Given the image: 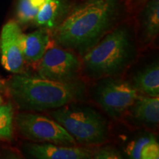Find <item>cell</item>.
<instances>
[{
    "instance_id": "17",
    "label": "cell",
    "mask_w": 159,
    "mask_h": 159,
    "mask_svg": "<svg viewBox=\"0 0 159 159\" xmlns=\"http://www.w3.org/2000/svg\"><path fill=\"white\" fill-rule=\"evenodd\" d=\"M153 139H155L153 135L144 134L139 136L138 139H135L127 149V152H128L130 158L134 159H141V152H142L144 147Z\"/></svg>"
},
{
    "instance_id": "11",
    "label": "cell",
    "mask_w": 159,
    "mask_h": 159,
    "mask_svg": "<svg viewBox=\"0 0 159 159\" xmlns=\"http://www.w3.org/2000/svg\"><path fill=\"white\" fill-rule=\"evenodd\" d=\"M48 30L41 28L28 34H22L21 40V50L25 61L37 62L41 61L49 43Z\"/></svg>"
},
{
    "instance_id": "19",
    "label": "cell",
    "mask_w": 159,
    "mask_h": 159,
    "mask_svg": "<svg viewBox=\"0 0 159 159\" xmlns=\"http://www.w3.org/2000/svg\"><path fill=\"white\" fill-rule=\"evenodd\" d=\"M159 158V145L156 138L148 142L141 152V159H158Z\"/></svg>"
},
{
    "instance_id": "7",
    "label": "cell",
    "mask_w": 159,
    "mask_h": 159,
    "mask_svg": "<svg viewBox=\"0 0 159 159\" xmlns=\"http://www.w3.org/2000/svg\"><path fill=\"white\" fill-rule=\"evenodd\" d=\"M40 61L38 70L39 77L61 82L77 80L80 63L70 51L62 47L47 49Z\"/></svg>"
},
{
    "instance_id": "18",
    "label": "cell",
    "mask_w": 159,
    "mask_h": 159,
    "mask_svg": "<svg viewBox=\"0 0 159 159\" xmlns=\"http://www.w3.org/2000/svg\"><path fill=\"white\" fill-rule=\"evenodd\" d=\"M122 154L116 148L110 146L101 147L92 150V158L95 159H120Z\"/></svg>"
},
{
    "instance_id": "8",
    "label": "cell",
    "mask_w": 159,
    "mask_h": 159,
    "mask_svg": "<svg viewBox=\"0 0 159 159\" xmlns=\"http://www.w3.org/2000/svg\"><path fill=\"white\" fill-rule=\"evenodd\" d=\"M22 32L14 21L3 26L0 33V58L2 66L10 72L18 74L25 66L21 40Z\"/></svg>"
},
{
    "instance_id": "6",
    "label": "cell",
    "mask_w": 159,
    "mask_h": 159,
    "mask_svg": "<svg viewBox=\"0 0 159 159\" xmlns=\"http://www.w3.org/2000/svg\"><path fill=\"white\" fill-rule=\"evenodd\" d=\"M138 96V91L131 83L112 77H104L94 91L96 102L114 119L120 117L130 108Z\"/></svg>"
},
{
    "instance_id": "13",
    "label": "cell",
    "mask_w": 159,
    "mask_h": 159,
    "mask_svg": "<svg viewBox=\"0 0 159 159\" xmlns=\"http://www.w3.org/2000/svg\"><path fill=\"white\" fill-rule=\"evenodd\" d=\"M133 86L138 92L149 97L159 96V66L158 62L151 63L139 70L133 77Z\"/></svg>"
},
{
    "instance_id": "14",
    "label": "cell",
    "mask_w": 159,
    "mask_h": 159,
    "mask_svg": "<svg viewBox=\"0 0 159 159\" xmlns=\"http://www.w3.org/2000/svg\"><path fill=\"white\" fill-rule=\"evenodd\" d=\"M142 39L150 42L159 32V0H148L140 14Z\"/></svg>"
},
{
    "instance_id": "5",
    "label": "cell",
    "mask_w": 159,
    "mask_h": 159,
    "mask_svg": "<svg viewBox=\"0 0 159 159\" xmlns=\"http://www.w3.org/2000/svg\"><path fill=\"white\" fill-rule=\"evenodd\" d=\"M15 125L21 136L39 143L75 146L77 142L55 119L30 111L19 113L16 116Z\"/></svg>"
},
{
    "instance_id": "4",
    "label": "cell",
    "mask_w": 159,
    "mask_h": 159,
    "mask_svg": "<svg viewBox=\"0 0 159 159\" xmlns=\"http://www.w3.org/2000/svg\"><path fill=\"white\" fill-rule=\"evenodd\" d=\"M50 116L66 129L77 143L99 144L108 139L106 121L90 107L66 105L52 111Z\"/></svg>"
},
{
    "instance_id": "16",
    "label": "cell",
    "mask_w": 159,
    "mask_h": 159,
    "mask_svg": "<svg viewBox=\"0 0 159 159\" xmlns=\"http://www.w3.org/2000/svg\"><path fill=\"white\" fill-rule=\"evenodd\" d=\"M13 109L11 104L0 105V139L11 140L13 132Z\"/></svg>"
},
{
    "instance_id": "1",
    "label": "cell",
    "mask_w": 159,
    "mask_h": 159,
    "mask_svg": "<svg viewBox=\"0 0 159 159\" xmlns=\"http://www.w3.org/2000/svg\"><path fill=\"white\" fill-rule=\"evenodd\" d=\"M125 11V0H83L70 7L52 39L62 48L84 55L119 25Z\"/></svg>"
},
{
    "instance_id": "20",
    "label": "cell",
    "mask_w": 159,
    "mask_h": 159,
    "mask_svg": "<svg viewBox=\"0 0 159 159\" xmlns=\"http://www.w3.org/2000/svg\"><path fill=\"white\" fill-rule=\"evenodd\" d=\"M3 103V99H2V97L1 94H0V105H2Z\"/></svg>"
},
{
    "instance_id": "15",
    "label": "cell",
    "mask_w": 159,
    "mask_h": 159,
    "mask_svg": "<svg viewBox=\"0 0 159 159\" xmlns=\"http://www.w3.org/2000/svg\"><path fill=\"white\" fill-rule=\"evenodd\" d=\"M47 0H19L17 7L19 21L25 24L33 21L39 10Z\"/></svg>"
},
{
    "instance_id": "3",
    "label": "cell",
    "mask_w": 159,
    "mask_h": 159,
    "mask_svg": "<svg viewBox=\"0 0 159 159\" xmlns=\"http://www.w3.org/2000/svg\"><path fill=\"white\" fill-rule=\"evenodd\" d=\"M136 55V46L130 26L118 25L83 55V70L93 78L116 76L131 64Z\"/></svg>"
},
{
    "instance_id": "2",
    "label": "cell",
    "mask_w": 159,
    "mask_h": 159,
    "mask_svg": "<svg viewBox=\"0 0 159 159\" xmlns=\"http://www.w3.org/2000/svg\"><path fill=\"white\" fill-rule=\"evenodd\" d=\"M6 88L17 108L23 111L61 108L82 99L85 91V84L79 80L61 82L22 72L13 75Z\"/></svg>"
},
{
    "instance_id": "21",
    "label": "cell",
    "mask_w": 159,
    "mask_h": 159,
    "mask_svg": "<svg viewBox=\"0 0 159 159\" xmlns=\"http://www.w3.org/2000/svg\"><path fill=\"white\" fill-rule=\"evenodd\" d=\"M139 2H144V1H147V0H139Z\"/></svg>"
},
{
    "instance_id": "12",
    "label": "cell",
    "mask_w": 159,
    "mask_h": 159,
    "mask_svg": "<svg viewBox=\"0 0 159 159\" xmlns=\"http://www.w3.org/2000/svg\"><path fill=\"white\" fill-rule=\"evenodd\" d=\"M131 115L135 121L147 126H156L159 122L158 97L138 96L131 105Z\"/></svg>"
},
{
    "instance_id": "9",
    "label": "cell",
    "mask_w": 159,
    "mask_h": 159,
    "mask_svg": "<svg viewBox=\"0 0 159 159\" xmlns=\"http://www.w3.org/2000/svg\"><path fill=\"white\" fill-rule=\"evenodd\" d=\"M24 150L32 158L38 159L92 158V149L50 143H26Z\"/></svg>"
},
{
    "instance_id": "10",
    "label": "cell",
    "mask_w": 159,
    "mask_h": 159,
    "mask_svg": "<svg viewBox=\"0 0 159 159\" xmlns=\"http://www.w3.org/2000/svg\"><path fill=\"white\" fill-rule=\"evenodd\" d=\"M69 9L68 0H47L39 10L33 21L41 28L53 30L63 21Z\"/></svg>"
}]
</instances>
